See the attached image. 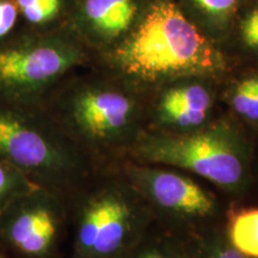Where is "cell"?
Wrapping results in <instances>:
<instances>
[{
    "label": "cell",
    "mask_w": 258,
    "mask_h": 258,
    "mask_svg": "<svg viewBox=\"0 0 258 258\" xmlns=\"http://www.w3.org/2000/svg\"><path fill=\"white\" fill-rule=\"evenodd\" d=\"M103 60L109 72L145 93L186 77L222 78L235 64L218 42L165 0L103 51Z\"/></svg>",
    "instance_id": "6da1fadb"
},
{
    "label": "cell",
    "mask_w": 258,
    "mask_h": 258,
    "mask_svg": "<svg viewBox=\"0 0 258 258\" xmlns=\"http://www.w3.org/2000/svg\"><path fill=\"white\" fill-rule=\"evenodd\" d=\"M125 159L185 171L230 201L254 200V138L226 112L190 133L145 131Z\"/></svg>",
    "instance_id": "7a4b0ae2"
},
{
    "label": "cell",
    "mask_w": 258,
    "mask_h": 258,
    "mask_svg": "<svg viewBox=\"0 0 258 258\" xmlns=\"http://www.w3.org/2000/svg\"><path fill=\"white\" fill-rule=\"evenodd\" d=\"M146 101L147 93L109 72L73 84L46 111L101 167L125 159L146 131Z\"/></svg>",
    "instance_id": "3957f363"
},
{
    "label": "cell",
    "mask_w": 258,
    "mask_h": 258,
    "mask_svg": "<svg viewBox=\"0 0 258 258\" xmlns=\"http://www.w3.org/2000/svg\"><path fill=\"white\" fill-rule=\"evenodd\" d=\"M67 258H118L156 221L116 164L97 169L67 199Z\"/></svg>",
    "instance_id": "277c9868"
},
{
    "label": "cell",
    "mask_w": 258,
    "mask_h": 258,
    "mask_svg": "<svg viewBox=\"0 0 258 258\" xmlns=\"http://www.w3.org/2000/svg\"><path fill=\"white\" fill-rule=\"evenodd\" d=\"M0 158L34 184L66 200L99 169L46 110L0 108Z\"/></svg>",
    "instance_id": "5b68a950"
},
{
    "label": "cell",
    "mask_w": 258,
    "mask_h": 258,
    "mask_svg": "<svg viewBox=\"0 0 258 258\" xmlns=\"http://www.w3.org/2000/svg\"><path fill=\"white\" fill-rule=\"evenodd\" d=\"M138 190L154 220L182 232L225 220L231 201L205 180L159 164L123 159L116 164Z\"/></svg>",
    "instance_id": "8992f818"
},
{
    "label": "cell",
    "mask_w": 258,
    "mask_h": 258,
    "mask_svg": "<svg viewBox=\"0 0 258 258\" xmlns=\"http://www.w3.org/2000/svg\"><path fill=\"white\" fill-rule=\"evenodd\" d=\"M86 60L85 49L67 36H43L0 47V95L31 103Z\"/></svg>",
    "instance_id": "52a82bcc"
},
{
    "label": "cell",
    "mask_w": 258,
    "mask_h": 258,
    "mask_svg": "<svg viewBox=\"0 0 258 258\" xmlns=\"http://www.w3.org/2000/svg\"><path fill=\"white\" fill-rule=\"evenodd\" d=\"M69 239L67 200L37 188L0 214V249L8 258H61Z\"/></svg>",
    "instance_id": "ba28073f"
},
{
    "label": "cell",
    "mask_w": 258,
    "mask_h": 258,
    "mask_svg": "<svg viewBox=\"0 0 258 258\" xmlns=\"http://www.w3.org/2000/svg\"><path fill=\"white\" fill-rule=\"evenodd\" d=\"M220 80L186 77L147 93L146 131L184 134L198 131L224 112Z\"/></svg>",
    "instance_id": "9c48e42d"
},
{
    "label": "cell",
    "mask_w": 258,
    "mask_h": 258,
    "mask_svg": "<svg viewBox=\"0 0 258 258\" xmlns=\"http://www.w3.org/2000/svg\"><path fill=\"white\" fill-rule=\"evenodd\" d=\"M220 104L252 137H258V64L235 63L220 80Z\"/></svg>",
    "instance_id": "30bf717a"
},
{
    "label": "cell",
    "mask_w": 258,
    "mask_h": 258,
    "mask_svg": "<svg viewBox=\"0 0 258 258\" xmlns=\"http://www.w3.org/2000/svg\"><path fill=\"white\" fill-rule=\"evenodd\" d=\"M134 0H84V24L93 42L105 50L121 41L137 24Z\"/></svg>",
    "instance_id": "8fae6325"
},
{
    "label": "cell",
    "mask_w": 258,
    "mask_h": 258,
    "mask_svg": "<svg viewBox=\"0 0 258 258\" xmlns=\"http://www.w3.org/2000/svg\"><path fill=\"white\" fill-rule=\"evenodd\" d=\"M176 233L185 258H247L228 240L224 221Z\"/></svg>",
    "instance_id": "7c38bea8"
},
{
    "label": "cell",
    "mask_w": 258,
    "mask_h": 258,
    "mask_svg": "<svg viewBox=\"0 0 258 258\" xmlns=\"http://www.w3.org/2000/svg\"><path fill=\"white\" fill-rule=\"evenodd\" d=\"M225 231L231 244L247 258H258V201L228 203Z\"/></svg>",
    "instance_id": "4fadbf2b"
},
{
    "label": "cell",
    "mask_w": 258,
    "mask_h": 258,
    "mask_svg": "<svg viewBox=\"0 0 258 258\" xmlns=\"http://www.w3.org/2000/svg\"><path fill=\"white\" fill-rule=\"evenodd\" d=\"M118 258H185L178 234L154 221L143 237Z\"/></svg>",
    "instance_id": "5bb4252c"
},
{
    "label": "cell",
    "mask_w": 258,
    "mask_h": 258,
    "mask_svg": "<svg viewBox=\"0 0 258 258\" xmlns=\"http://www.w3.org/2000/svg\"><path fill=\"white\" fill-rule=\"evenodd\" d=\"M235 22V63L258 64V0H245Z\"/></svg>",
    "instance_id": "9a60e30c"
},
{
    "label": "cell",
    "mask_w": 258,
    "mask_h": 258,
    "mask_svg": "<svg viewBox=\"0 0 258 258\" xmlns=\"http://www.w3.org/2000/svg\"><path fill=\"white\" fill-rule=\"evenodd\" d=\"M194 8L206 19V24L214 29L215 34H220L232 23L238 15L245 0H190Z\"/></svg>",
    "instance_id": "2e32d148"
},
{
    "label": "cell",
    "mask_w": 258,
    "mask_h": 258,
    "mask_svg": "<svg viewBox=\"0 0 258 258\" xmlns=\"http://www.w3.org/2000/svg\"><path fill=\"white\" fill-rule=\"evenodd\" d=\"M40 188L21 171L0 158V214L15 200L32 190Z\"/></svg>",
    "instance_id": "e0dca14e"
},
{
    "label": "cell",
    "mask_w": 258,
    "mask_h": 258,
    "mask_svg": "<svg viewBox=\"0 0 258 258\" xmlns=\"http://www.w3.org/2000/svg\"><path fill=\"white\" fill-rule=\"evenodd\" d=\"M16 5L28 22L46 24L61 11V0H16Z\"/></svg>",
    "instance_id": "ac0fdd59"
},
{
    "label": "cell",
    "mask_w": 258,
    "mask_h": 258,
    "mask_svg": "<svg viewBox=\"0 0 258 258\" xmlns=\"http://www.w3.org/2000/svg\"><path fill=\"white\" fill-rule=\"evenodd\" d=\"M18 8L12 0H0V37H4L15 27Z\"/></svg>",
    "instance_id": "d6986e66"
},
{
    "label": "cell",
    "mask_w": 258,
    "mask_h": 258,
    "mask_svg": "<svg viewBox=\"0 0 258 258\" xmlns=\"http://www.w3.org/2000/svg\"><path fill=\"white\" fill-rule=\"evenodd\" d=\"M253 177H254V200L253 201H258V137L254 139Z\"/></svg>",
    "instance_id": "ffe728a7"
},
{
    "label": "cell",
    "mask_w": 258,
    "mask_h": 258,
    "mask_svg": "<svg viewBox=\"0 0 258 258\" xmlns=\"http://www.w3.org/2000/svg\"><path fill=\"white\" fill-rule=\"evenodd\" d=\"M0 258H8V257H6V256H5V253H4V252H3V251H2V249H0Z\"/></svg>",
    "instance_id": "44dd1931"
}]
</instances>
